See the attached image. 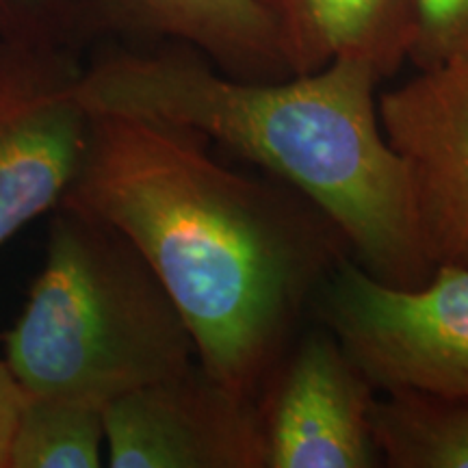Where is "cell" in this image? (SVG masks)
<instances>
[{"instance_id":"obj_1","label":"cell","mask_w":468,"mask_h":468,"mask_svg":"<svg viewBox=\"0 0 468 468\" xmlns=\"http://www.w3.org/2000/svg\"><path fill=\"white\" fill-rule=\"evenodd\" d=\"M90 115L61 204L124 234L178 308L197 362L259 397L321 286L351 259L341 228L292 186L219 163L191 128Z\"/></svg>"},{"instance_id":"obj_2","label":"cell","mask_w":468,"mask_h":468,"mask_svg":"<svg viewBox=\"0 0 468 468\" xmlns=\"http://www.w3.org/2000/svg\"><path fill=\"white\" fill-rule=\"evenodd\" d=\"M379 83L356 58L251 80L215 69L196 50L117 52L80 72L79 98L90 113L150 117L204 134L317 204L371 276L417 286L434 265L406 172L379 124Z\"/></svg>"},{"instance_id":"obj_3","label":"cell","mask_w":468,"mask_h":468,"mask_svg":"<svg viewBox=\"0 0 468 468\" xmlns=\"http://www.w3.org/2000/svg\"><path fill=\"white\" fill-rule=\"evenodd\" d=\"M27 393L104 410L196 360L178 308L137 248L107 221L58 204L46 261L5 336Z\"/></svg>"},{"instance_id":"obj_4","label":"cell","mask_w":468,"mask_h":468,"mask_svg":"<svg viewBox=\"0 0 468 468\" xmlns=\"http://www.w3.org/2000/svg\"><path fill=\"white\" fill-rule=\"evenodd\" d=\"M313 314L382 393L468 397V267L438 265L423 284L397 286L345 259Z\"/></svg>"},{"instance_id":"obj_5","label":"cell","mask_w":468,"mask_h":468,"mask_svg":"<svg viewBox=\"0 0 468 468\" xmlns=\"http://www.w3.org/2000/svg\"><path fill=\"white\" fill-rule=\"evenodd\" d=\"M72 48L0 39V248L50 213L79 174L91 115Z\"/></svg>"},{"instance_id":"obj_6","label":"cell","mask_w":468,"mask_h":468,"mask_svg":"<svg viewBox=\"0 0 468 468\" xmlns=\"http://www.w3.org/2000/svg\"><path fill=\"white\" fill-rule=\"evenodd\" d=\"M378 393L325 325L300 332L256 397L265 468L382 466L371 431Z\"/></svg>"},{"instance_id":"obj_7","label":"cell","mask_w":468,"mask_h":468,"mask_svg":"<svg viewBox=\"0 0 468 468\" xmlns=\"http://www.w3.org/2000/svg\"><path fill=\"white\" fill-rule=\"evenodd\" d=\"M102 417L111 468H265L259 399L230 388L197 358L117 397Z\"/></svg>"},{"instance_id":"obj_8","label":"cell","mask_w":468,"mask_h":468,"mask_svg":"<svg viewBox=\"0 0 468 468\" xmlns=\"http://www.w3.org/2000/svg\"><path fill=\"white\" fill-rule=\"evenodd\" d=\"M378 113L431 265L468 267V58L417 69Z\"/></svg>"},{"instance_id":"obj_9","label":"cell","mask_w":468,"mask_h":468,"mask_svg":"<svg viewBox=\"0 0 468 468\" xmlns=\"http://www.w3.org/2000/svg\"><path fill=\"white\" fill-rule=\"evenodd\" d=\"M271 20L289 74L356 58L390 79L408 61L417 0H256Z\"/></svg>"},{"instance_id":"obj_10","label":"cell","mask_w":468,"mask_h":468,"mask_svg":"<svg viewBox=\"0 0 468 468\" xmlns=\"http://www.w3.org/2000/svg\"><path fill=\"white\" fill-rule=\"evenodd\" d=\"M96 27L178 39L239 79L291 76L271 20L256 0H93Z\"/></svg>"},{"instance_id":"obj_11","label":"cell","mask_w":468,"mask_h":468,"mask_svg":"<svg viewBox=\"0 0 468 468\" xmlns=\"http://www.w3.org/2000/svg\"><path fill=\"white\" fill-rule=\"evenodd\" d=\"M373 442L388 468H468V397L384 390L373 403Z\"/></svg>"},{"instance_id":"obj_12","label":"cell","mask_w":468,"mask_h":468,"mask_svg":"<svg viewBox=\"0 0 468 468\" xmlns=\"http://www.w3.org/2000/svg\"><path fill=\"white\" fill-rule=\"evenodd\" d=\"M104 410L55 395L27 393L7 468H98L104 460Z\"/></svg>"},{"instance_id":"obj_13","label":"cell","mask_w":468,"mask_h":468,"mask_svg":"<svg viewBox=\"0 0 468 468\" xmlns=\"http://www.w3.org/2000/svg\"><path fill=\"white\" fill-rule=\"evenodd\" d=\"M93 28V0H0L3 42L74 48Z\"/></svg>"},{"instance_id":"obj_14","label":"cell","mask_w":468,"mask_h":468,"mask_svg":"<svg viewBox=\"0 0 468 468\" xmlns=\"http://www.w3.org/2000/svg\"><path fill=\"white\" fill-rule=\"evenodd\" d=\"M468 58V0H417L408 61L417 69Z\"/></svg>"},{"instance_id":"obj_15","label":"cell","mask_w":468,"mask_h":468,"mask_svg":"<svg viewBox=\"0 0 468 468\" xmlns=\"http://www.w3.org/2000/svg\"><path fill=\"white\" fill-rule=\"evenodd\" d=\"M25 397L27 390L11 373L7 360L0 358V468H7L11 436Z\"/></svg>"}]
</instances>
